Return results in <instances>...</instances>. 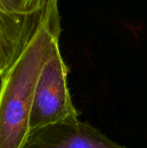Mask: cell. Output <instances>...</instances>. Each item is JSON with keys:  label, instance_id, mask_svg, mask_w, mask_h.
Here are the masks:
<instances>
[{"label": "cell", "instance_id": "obj_2", "mask_svg": "<svg viewBox=\"0 0 147 148\" xmlns=\"http://www.w3.org/2000/svg\"><path fill=\"white\" fill-rule=\"evenodd\" d=\"M68 67L55 42L39 75L30 112V132L51 124L78 119L68 87Z\"/></svg>", "mask_w": 147, "mask_h": 148}, {"label": "cell", "instance_id": "obj_3", "mask_svg": "<svg viewBox=\"0 0 147 148\" xmlns=\"http://www.w3.org/2000/svg\"><path fill=\"white\" fill-rule=\"evenodd\" d=\"M22 148H126L79 119L51 124L29 133Z\"/></svg>", "mask_w": 147, "mask_h": 148}, {"label": "cell", "instance_id": "obj_4", "mask_svg": "<svg viewBox=\"0 0 147 148\" xmlns=\"http://www.w3.org/2000/svg\"><path fill=\"white\" fill-rule=\"evenodd\" d=\"M43 8L29 16H16L0 10V78L29 42L40 21Z\"/></svg>", "mask_w": 147, "mask_h": 148}, {"label": "cell", "instance_id": "obj_5", "mask_svg": "<svg viewBox=\"0 0 147 148\" xmlns=\"http://www.w3.org/2000/svg\"><path fill=\"white\" fill-rule=\"evenodd\" d=\"M47 0H0V10L16 16H29L42 10Z\"/></svg>", "mask_w": 147, "mask_h": 148}, {"label": "cell", "instance_id": "obj_1", "mask_svg": "<svg viewBox=\"0 0 147 148\" xmlns=\"http://www.w3.org/2000/svg\"><path fill=\"white\" fill-rule=\"evenodd\" d=\"M59 0H47L40 21L20 56L1 77L0 148H22L29 133L36 82L62 33Z\"/></svg>", "mask_w": 147, "mask_h": 148}]
</instances>
